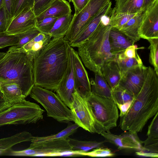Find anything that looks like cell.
Here are the masks:
<instances>
[{
	"label": "cell",
	"instance_id": "17",
	"mask_svg": "<svg viewBox=\"0 0 158 158\" xmlns=\"http://www.w3.org/2000/svg\"><path fill=\"white\" fill-rule=\"evenodd\" d=\"M111 5L110 1L95 15L75 39L69 42L71 47H78L89 37L97 28L103 17L111 12Z\"/></svg>",
	"mask_w": 158,
	"mask_h": 158
},
{
	"label": "cell",
	"instance_id": "12",
	"mask_svg": "<svg viewBox=\"0 0 158 158\" xmlns=\"http://www.w3.org/2000/svg\"><path fill=\"white\" fill-rule=\"evenodd\" d=\"M140 38H158V0H155L143 11L139 31Z\"/></svg>",
	"mask_w": 158,
	"mask_h": 158
},
{
	"label": "cell",
	"instance_id": "21",
	"mask_svg": "<svg viewBox=\"0 0 158 158\" xmlns=\"http://www.w3.org/2000/svg\"><path fill=\"white\" fill-rule=\"evenodd\" d=\"M33 136L27 131H23L10 137L0 139V155L9 156L14 145L25 142L31 141Z\"/></svg>",
	"mask_w": 158,
	"mask_h": 158
},
{
	"label": "cell",
	"instance_id": "39",
	"mask_svg": "<svg viewBox=\"0 0 158 158\" xmlns=\"http://www.w3.org/2000/svg\"><path fill=\"white\" fill-rule=\"evenodd\" d=\"M18 42L16 35H9L6 32H0V49L16 45Z\"/></svg>",
	"mask_w": 158,
	"mask_h": 158
},
{
	"label": "cell",
	"instance_id": "42",
	"mask_svg": "<svg viewBox=\"0 0 158 158\" xmlns=\"http://www.w3.org/2000/svg\"><path fill=\"white\" fill-rule=\"evenodd\" d=\"M8 23L6 12L3 6L0 9V32H5Z\"/></svg>",
	"mask_w": 158,
	"mask_h": 158
},
{
	"label": "cell",
	"instance_id": "37",
	"mask_svg": "<svg viewBox=\"0 0 158 158\" xmlns=\"http://www.w3.org/2000/svg\"><path fill=\"white\" fill-rule=\"evenodd\" d=\"M58 17H48L36 21L35 27L40 33L48 35Z\"/></svg>",
	"mask_w": 158,
	"mask_h": 158
},
{
	"label": "cell",
	"instance_id": "25",
	"mask_svg": "<svg viewBox=\"0 0 158 158\" xmlns=\"http://www.w3.org/2000/svg\"><path fill=\"white\" fill-rule=\"evenodd\" d=\"M112 10L116 13L134 14L143 12V0H115Z\"/></svg>",
	"mask_w": 158,
	"mask_h": 158
},
{
	"label": "cell",
	"instance_id": "2",
	"mask_svg": "<svg viewBox=\"0 0 158 158\" xmlns=\"http://www.w3.org/2000/svg\"><path fill=\"white\" fill-rule=\"evenodd\" d=\"M158 75L150 66L143 86L127 113L120 117L123 131L141 132L148 120L158 112Z\"/></svg>",
	"mask_w": 158,
	"mask_h": 158
},
{
	"label": "cell",
	"instance_id": "35",
	"mask_svg": "<svg viewBox=\"0 0 158 158\" xmlns=\"http://www.w3.org/2000/svg\"><path fill=\"white\" fill-rule=\"evenodd\" d=\"M34 0H12V19L19 14L32 9Z\"/></svg>",
	"mask_w": 158,
	"mask_h": 158
},
{
	"label": "cell",
	"instance_id": "27",
	"mask_svg": "<svg viewBox=\"0 0 158 158\" xmlns=\"http://www.w3.org/2000/svg\"><path fill=\"white\" fill-rule=\"evenodd\" d=\"M90 82L92 92L101 96L111 98V89L102 75L95 73L94 80Z\"/></svg>",
	"mask_w": 158,
	"mask_h": 158
},
{
	"label": "cell",
	"instance_id": "33",
	"mask_svg": "<svg viewBox=\"0 0 158 158\" xmlns=\"http://www.w3.org/2000/svg\"><path fill=\"white\" fill-rule=\"evenodd\" d=\"M135 96L127 90L118 85L111 90V98L116 105L132 101Z\"/></svg>",
	"mask_w": 158,
	"mask_h": 158
},
{
	"label": "cell",
	"instance_id": "46",
	"mask_svg": "<svg viewBox=\"0 0 158 158\" xmlns=\"http://www.w3.org/2000/svg\"><path fill=\"white\" fill-rule=\"evenodd\" d=\"M132 101L127 102L123 104L116 105L119 109L120 113L119 116L121 117L125 114L130 107Z\"/></svg>",
	"mask_w": 158,
	"mask_h": 158
},
{
	"label": "cell",
	"instance_id": "23",
	"mask_svg": "<svg viewBox=\"0 0 158 158\" xmlns=\"http://www.w3.org/2000/svg\"><path fill=\"white\" fill-rule=\"evenodd\" d=\"M101 73L111 90L118 85L122 75L116 60H111L106 62L102 68Z\"/></svg>",
	"mask_w": 158,
	"mask_h": 158
},
{
	"label": "cell",
	"instance_id": "4",
	"mask_svg": "<svg viewBox=\"0 0 158 158\" xmlns=\"http://www.w3.org/2000/svg\"><path fill=\"white\" fill-rule=\"evenodd\" d=\"M33 69V62L23 52H6L0 60V78L19 83L26 98L35 85Z\"/></svg>",
	"mask_w": 158,
	"mask_h": 158
},
{
	"label": "cell",
	"instance_id": "18",
	"mask_svg": "<svg viewBox=\"0 0 158 158\" xmlns=\"http://www.w3.org/2000/svg\"><path fill=\"white\" fill-rule=\"evenodd\" d=\"M51 38L49 35L40 33L15 52L25 53L27 58L33 62L34 60L50 42Z\"/></svg>",
	"mask_w": 158,
	"mask_h": 158
},
{
	"label": "cell",
	"instance_id": "13",
	"mask_svg": "<svg viewBox=\"0 0 158 158\" xmlns=\"http://www.w3.org/2000/svg\"><path fill=\"white\" fill-rule=\"evenodd\" d=\"M137 132L125 131L119 135L112 133L110 131H103L100 134L105 139V142H109L115 146L119 150L128 149L140 150L143 148V142L139 139Z\"/></svg>",
	"mask_w": 158,
	"mask_h": 158
},
{
	"label": "cell",
	"instance_id": "16",
	"mask_svg": "<svg viewBox=\"0 0 158 158\" xmlns=\"http://www.w3.org/2000/svg\"><path fill=\"white\" fill-rule=\"evenodd\" d=\"M36 16L32 9L22 12L9 22L5 32L15 35L35 27Z\"/></svg>",
	"mask_w": 158,
	"mask_h": 158
},
{
	"label": "cell",
	"instance_id": "14",
	"mask_svg": "<svg viewBox=\"0 0 158 158\" xmlns=\"http://www.w3.org/2000/svg\"><path fill=\"white\" fill-rule=\"evenodd\" d=\"M75 90L83 98L91 92V86L87 72L77 52L72 47Z\"/></svg>",
	"mask_w": 158,
	"mask_h": 158
},
{
	"label": "cell",
	"instance_id": "44",
	"mask_svg": "<svg viewBox=\"0 0 158 158\" xmlns=\"http://www.w3.org/2000/svg\"><path fill=\"white\" fill-rule=\"evenodd\" d=\"M138 48L136 45L133 44L127 47L123 52V53L127 57L135 58L138 55L136 51Z\"/></svg>",
	"mask_w": 158,
	"mask_h": 158
},
{
	"label": "cell",
	"instance_id": "10",
	"mask_svg": "<svg viewBox=\"0 0 158 158\" xmlns=\"http://www.w3.org/2000/svg\"><path fill=\"white\" fill-rule=\"evenodd\" d=\"M70 109L74 116V123L80 127L91 133H94V121L85 98L75 90L72 94Z\"/></svg>",
	"mask_w": 158,
	"mask_h": 158
},
{
	"label": "cell",
	"instance_id": "43",
	"mask_svg": "<svg viewBox=\"0 0 158 158\" xmlns=\"http://www.w3.org/2000/svg\"><path fill=\"white\" fill-rule=\"evenodd\" d=\"M89 0H72L75 10L74 14L81 11L88 3Z\"/></svg>",
	"mask_w": 158,
	"mask_h": 158
},
{
	"label": "cell",
	"instance_id": "51",
	"mask_svg": "<svg viewBox=\"0 0 158 158\" xmlns=\"http://www.w3.org/2000/svg\"><path fill=\"white\" fill-rule=\"evenodd\" d=\"M68 0L69 2H72V0Z\"/></svg>",
	"mask_w": 158,
	"mask_h": 158
},
{
	"label": "cell",
	"instance_id": "29",
	"mask_svg": "<svg viewBox=\"0 0 158 158\" xmlns=\"http://www.w3.org/2000/svg\"><path fill=\"white\" fill-rule=\"evenodd\" d=\"M73 152H86L100 147H104V141H82L70 138H67Z\"/></svg>",
	"mask_w": 158,
	"mask_h": 158
},
{
	"label": "cell",
	"instance_id": "34",
	"mask_svg": "<svg viewBox=\"0 0 158 158\" xmlns=\"http://www.w3.org/2000/svg\"><path fill=\"white\" fill-rule=\"evenodd\" d=\"M136 14H128L116 13L112 10L109 24L111 27L116 28L119 30L125 24Z\"/></svg>",
	"mask_w": 158,
	"mask_h": 158
},
{
	"label": "cell",
	"instance_id": "41",
	"mask_svg": "<svg viewBox=\"0 0 158 158\" xmlns=\"http://www.w3.org/2000/svg\"><path fill=\"white\" fill-rule=\"evenodd\" d=\"M149 125L147 136L150 138H158V112L154 116Z\"/></svg>",
	"mask_w": 158,
	"mask_h": 158
},
{
	"label": "cell",
	"instance_id": "15",
	"mask_svg": "<svg viewBox=\"0 0 158 158\" xmlns=\"http://www.w3.org/2000/svg\"><path fill=\"white\" fill-rule=\"evenodd\" d=\"M148 69L143 65L127 71L122 76L118 85L135 96L143 86Z\"/></svg>",
	"mask_w": 158,
	"mask_h": 158
},
{
	"label": "cell",
	"instance_id": "47",
	"mask_svg": "<svg viewBox=\"0 0 158 158\" xmlns=\"http://www.w3.org/2000/svg\"><path fill=\"white\" fill-rule=\"evenodd\" d=\"M11 105L8 102L0 90V111Z\"/></svg>",
	"mask_w": 158,
	"mask_h": 158
},
{
	"label": "cell",
	"instance_id": "3",
	"mask_svg": "<svg viewBox=\"0 0 158 158\" xmlns=\"http://www.w3.org/2000/svg\"><path fill=\"white\" fill-rule=\"evenodd\" d=\"M110 15L104 16L95 30L77 47L78 54L85 66L101 75L102 68L106 62L116 60V55L110 52L108 40Z\"/></svg>",
	"mask_w": 158,
	"mask_h": 158
},
{
	"label": "cell",
	"instance_id": "22",
	"mask_svg": "<svg viewBox=\"0 0 158 158\" xmlns=\"http://www.w3.org/2000/svg\"><path fill=\"white\" fill-rule=\"evenodd\" d=\"M69 3L66 0H55L44 12L36 17V21L48 17H59L71 14Z\"/></svg>",
	"mask_w": 158,
	"mask_h": 158
},
{
	"label": "cell",
	"instance_id": "45",
	"mask_svg": "<svg viewBox=\"0 0 158 158\" xmlns=\"http://www.w3.org/2000/svg\"><path fill=\"white\" fill-rule=\"evenodd\" d=\"M4 6L9 21L12 18V0H3Z\"/></svg>",
	"mask_w": 158,
	"mask_h": 158
},
{
	"label": "cell",
	"instance_id": "20",
	"mask_svg": "<svg viewBox=\"0 0 158 158\" xmlns=\"http://www.w3.org/2000/svg\"><path fill=\"white\" fill-rule=\"evenodd\" d=\"M108 40L110 52L115 55L123 52L135 43L119 30L113 27L110 29Z\"/></svg>",
	"mask_w": 158,
	"mask_h": 158
},
{
	"label": "cell",
	"instance_id": "7",
	"mask_svg": "<svg viewBox=\"0 0 158 158\" xmlns=\"http://www.w3.org/2000/svg\"><path fill=\"white\" fill-rule=\"evenodd\" d=\"M44 111L38 105L26 100L21 103L12 105L0 111V127L35 123L43 119Z\"/></svg>",
	"mask_w": 158,
	"mask_h": 158
},
{
	"label": "cell",
	"instance_id": "5",
	"mask_svg": "<svg viewBox=\"0 0 158 158\" xmlns=\"http://www.w3.org/2000/svg\"><path fill=\"white\" fill-rule=\"evenodd\" d=\"M85 98L94 119V133L100 134L117 126L119 114L117 106L111 98L91 92Z\"/></svg>",
	"mask_w": 158,
	"mask_h": 158
},
{
	"label": "cell",
	"instance_id": "38",
	"mask_svg": "<svg viewBox=\"0 0 158 158\" xmlns=\"http://www.w3.org/2000/svg\"><path fill=\"white\" fill-rule=\"evenodd\" d=\"M81 156H87L91 157H112L114 156L115 154L111 149L104 147H100L94 149L92 151L86 152H82Z\"/></svg>",
	"mask_w": 158,
	"mask_h": 158
},
{
	"label": "cell",
	"instance_id": "40",
	"mask_svg": "<svg viewBox=\"0 0 158 158\" xmlns=\"http://www.w3.org/2000/svg\"><path fill=\"white\" fill-rule=\"evenodd\" d=\"M55 0H34L32 10L37 17L48 8Z\"/></svg>",
	"mask_w": 158,
	"mask_h": 158
},
{
	"label": "cell",
	"instance_id": "26",
	"mask_svg": "<svg viewBox=\"0 0 158 158\" xmlns=\"http://www.w3.org/2000/svg\"><path fill=\"white\" fill-rule=\"evenodd\" d=\"M73 15L68 14L58 17L49 35L52 37H64L70 26Z\"/></svg>",
	"mask_w": 158,
	"mask_h": 158
},
{
	"label": "cell",
	"instance_id": "1",
	"mask_svg": "<svg viewBox=\"0 0 158 158\" xmlns=\"http://www.w3.org/2000/svg\"><path fill=\"white\" fill-rule=\"evenodd\" d=\"M68 44L64 37L53 38L34 60L35 85L56 90L67 69Z\"/></svg>",
	"mask_w": 158,
	"mask_h": 158
},
{
	"label": "cell",
	"instance_id": "6",
	"mask_svg": "<svg viewBox=\"0 0 158 158\" xmlns=\"http://www.w3.org/2000/svg\"><path fill=\"white\" fill-rule=\"evenodd\" d=\"M29 95L44 108L48 116L61 123L74 122V117L70 109L57 94L50 90L34 85Z\"/></svg>",
	"mask_w": 158,
	"mask_h": 158
},
{
	"label": "cell",
	"instance_id": "8",
	"mask_svg": "<svg viewBox=\"0 0 158 158\" xmlns=\"http://www.w3.org/2000/svg\"><path fill=\"white\" fill-rule=\"evenodd\" d=\"M77 152L72 150L68 140L62 138L41 142H31L27 148L20 151L12 150L9 156H53L77 155Z\"/></svg>",
	"mask_w": 158,
	"mask_h": 158
},
{
	"label": "cell",
	"instance_id": "19",
	"mask_svg": "<svg viewBox=\"0 0 158 158\" xmlns=\"http://www.w3.org/2000/svg\"><path fill=\"white\" fill-rule=\"evenodd\" d=\"M0 90L11 105L21 103L26 100L20 84L15 81L0 78Z\"/></svg>",
	"mask_w": 158,
	"mask_h": 158
},
{
	"label": "cell",
	"instance_id": "28",
	"mask_svg": "<svg viewBox=\"0 0 158 158\" xmlns=\"http://www.w3.org/2000/svg\"><path fill=\"white\" fill-rule=\"evenodd\" d=\"M116 60L119 67L122 76L127 71L143 65L139 55L135 58H129L124 55L123 52L116 55Z\"/></svg>",
	"mask_w": 158,
	"mask_h": 158
},
{
	"label": "cell",
	"instance_id": "50",
	"mask_svg": "<svg viewBox=\"0 0 158 158\" xmlns=\"http://www.w3.org/2000/svg\"><path fill=\"white\" fill-rule=\"evenodd\" d=\"M4 6L3 0H0V9Z\"/></svg>",
	"mask_w": 158,
	"mask_h": 158
},
{
	"label": "cell",
	"instance_id": "11",
	"mask_svg": "<svg viewBox=\"0 0 158 158\" xmlns=\"http://www.w3.org/2000/svg\"><path fill=\"white\" fill-rule=\"evenodd\" d=\"M68 64L66 72L56 89V94L66 105L70 108L72 94L75 92L73 67L72 47L68 45Z\"/></svg>",
	"mask_w": 158,
	"mask_h": 158
},
{
	"label": "cell",
	"instance_id": "49",
	"mask_svg": "<svg viewBox=\"0 0 158 158\" xmlns=\"http://www.w3.org/2000/svg\"><path fill=\"white\" fill-rule=\"evenodd\" d=\"M6 53V52H0V60L5 56Z\"/></svg>",
	"mask_w": 158,
	"mask_h": 158
},
{
	"label": "cell",
	"instance_id": "9",
	"mask_svg": "<svg viewBox=\"0 0 158 158\" xmlns=\"http://www.w3.org/2000/svg\"><path fill=\"white\" fill-rule=\"evenodd\" d=\"M110 0H89L79 12L73 15L70 26L64 37L70 42L75 39L95 15Z\"/></svg>",
	"mask_w": 158,
	"mask_h": 158
},
{
	"label": "cell",
	"instance_id": "36",
	"mask_svg": "<svg viewBox=\"0 0 158 158\" xmlns=\"http://www.w3.org/2000/svg\"><path fill=\"white\" fill-rule=\"evenodd\" d=\"M150 43L149 61L153 66L154 70L158 75V38L148 40Z\"/></svg>",
	"mask_w": 158,
	"mask_h": 158
},
{
	"label": "cell",
	"instance_id": "31",
	"mask_svg": "<svg viewBox=\"0 0 158 158\" xmlns=\"http://www.w3.org/2000/svg\"><path fill=\"white\" fill-rule=\"evenodd\" d=\"M40 33L38 29L35 27L23 33L15 35L18 38L17 44L9 48L6 52H16Z\"/></svg>",
	"mask_w": 158,
	"mask_h": 158
},
{
	"label": "cell",
	"instance_id": "32",
	"mask_svg": "<svg viewBox=\"0 0 158 158\" xmlns=\"http://www.w3.org/2000/svg\"><path fill=\"white\" fill-rule=\"evenodd\" d=\"M80 127L76 123L69 124L64 130L55 134L47 136L35 137L33 136L31 142H41L53 139L67 138L75 133Z\"/></svg>",
	"mask_w": 158,
	"mask_h": 158
},
{
	"label": "cell",
	"instance_id": "30",
	"mask_svg": "<svg viewBox=\"0 0 158 158\" xmlns=\"http://www.w3.org/2000/svg\"><path fill=\"white\" fill-rule=\"evenodd\" d=\"M144 145L142 149L137 151L135 154L138 156L153 158L158 157V138L148 137L143 141Z\"/></svg>",
	"mask_w": 158,
	"mask_h": 158
},
{
	"label": "cell",
	"instance_id": "24",
	"mask_svg": "<svg viewBox=\"0 0 158 158\" xmlns=\"http://www.w3.org/2000/svg\"><path fill=\"white\" fill-rule=\"evenodd\" d=\"M143 12L137 13L119 30L134 43L140 40L139 31L142 20Z\"/></svg>",
	"mask_w": 158,
	"mask_h": 158
},
{
	"label": "cell",
	"instance_id": "48",
	"mask_svg": "<svg viewBox=\"0 0 158 158\" xmlns=\"http://www.w3.org/2000/svg\"><path fill=\"white\" fill-rule=\"evenodd\" d=\"M155 0H143V11L149 6Z\"/></svg>",
	"mask_w": 158,
	"mask_h": 158
}]
</instances>
